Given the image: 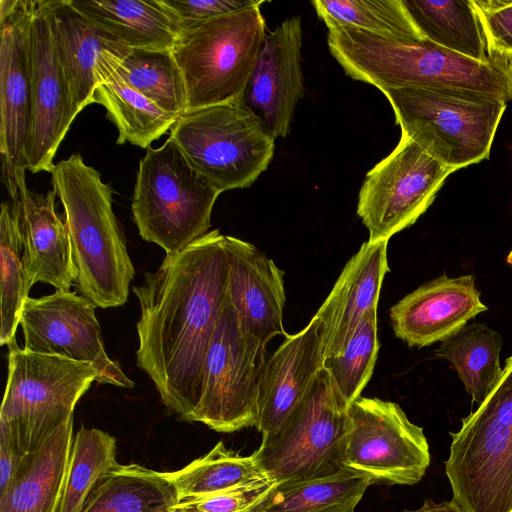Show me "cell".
Here are the masks:
<instances>
[{"instance_id":"cell-1","label":"cell","mask_w":512,"mask_h":512,"mask_svg":"<svg viewBox=\"0 0 512 512\" xmlns=\"http://www.w3.org/2000/svg\"><path fill=\"white\" fill-rule=\"evenodd\" d=\"M224 237L209 231L166 255L132 288L140 304L137 365L164 405L186 421L199 400L206 353L227 297Z\"/></svg>"},{"instance_id":"cell-2","label":"cell","mask_w":512,"mask_h":512,"mask_svg":"<svg viewBox=\"0 0 512 512\" xmlns=\"http://www.w3.org/2000/svg\"><path fill=\"white\" fill-rule=\"evenodd\" d=\"M331 55L354 80L390 89H462L512 100L508 61L481 63L427 39L390 37L350 27L328 29Z\"/></svg>"},{"instance_id":"cell-3","label":"cell","mask_w":512,"mask_h":512,"mask_svg":"<svg viewBox=\"0 0 512 512\" xmlns=\"http://www.w3.org/2000/svg\"><path fill=\"white\" fill-rule=\"evenodd\" d=\"M51 183L65 212L76 290L100 308L123 305L135 270L113 210L111 187L79 153L54 165Z\"/></svg>"},{"instance_id":"cell-4","label":"cell","mask_w":512,"mask_h":512,"mask_svg":"<svg viewBox=\"0 0 512 512\" xmlns=\"http://www.w3.org/2000/svg\"><path fill=\"white\" fill-rule=\"evenodd\" d=\"M461 424L445 461L452 499L464 512H512V355Z\"/></svg>"},{"instance_id":"cell-5","label":"cell","mask_w":512,"mask_h":512,"mask_svg":"<svg viewBox=\"0 0 512 512\" xmlns=\"http://www.w3.org/2000/svg\"><path fill=\"white\" fill-rule=\"evenodd\" d=\"M406 135L453 172L489 158L504 100L462 89L382 92Z\"/></svg>"},{"instance_id":"cell-6","label":"cell","mask_w":512,"mask_h":512,"mask_svg":"<svg viewBox=\"0 0 512 512\" xmlns=\"http://www.w3.org/2000/svg\"><path fill=\"white\" fill-rule=\"evenodd\" d=\"M219 194L169 137L160 147H148L139 161L133 219L144 240L176 254L209 232Z\"/></svg>"},{"instance_id":"cell-7","label":"cell","mask_w":512,"mask_h":512,"mask_svg":"<svg viewBox=\"0 0 512 512\" xmlns=\"http://www.w3.org/2000/svg\"><path fill=\"white\" fill-rule=\"evenodd\" d=\"M169 137L220 194L251 186L268 168L275 149V139L242 102L188 109Z\"/></svg>"},{"instance_id":"cell-8","label":"cell","mask_w":512,"mask_h":512,"mask_svg":"<svg viewBox=\"0 0 512 512\" xmlns=\"http://www.w3.org/2000/svg\"><path fill=\"white\" fill-rule=\"evenodd\" d=\"M263 3L183 32L173 55L186 83L188 109L242 102L267 33Z\"/></svg>"},{"instance_id":"cell-9","label":"cell","mask_w":512,"mask_h":512,"mask_svg":"<svg viewBox=\"0 0 512 512\" xmlns=\"http://www.w3.org/2000/svg\"><path fill=\"white\" fill-rule=\"evenodd\" d=\"M8 375L0 411V433L27 453L73 419L83 394L97 381L93 368L58 356L8 345Z\"/></svg>"},{"instance_id":"cell-10","label":"cell","mask_w":512,"mask_h":512,"mask_svg":"<svg viewBox=\"0 0 512 512\" xmlns=\"http://www.w3.org/2000/svg\"><path fill=\"white\" fill-rule=\"evenodd\" d=\"M348 406L323 367L294 412L251 454L276 483L322 477L343 469Z\"/></svg>"},{"instance_id":"cell-11","label":"cell","mask_w":512,"mask_h":512,"mask_svg":"<svg viewBox=\"0 0 512 512\" xmlns=\"http://www.w3.org/2000/svg\"><path fill=\"white\" fill-rule=\"evenodd\" d=\"M265 362V347L242 333L227 295L206 353L200 396L190 421L223 433L256 426Z\"/></svg>"},{"instance_id":"cell-12","label":"cell","mask_w":512,"mask_h":512,"mask_svg":"<svg viewBox=\"0 0 512 512\" xmlns=\"http://www.w3.org/2000/svg\"><path fill=\"white\" fill-rule=\"evenodd\" d=\"M343 468L372 484L415 485L431 462L422 427L395 402L359 397L348 408Z\"/></svg>"},{"instance_id":"cell-13","label":"cell","mask_w":512,"mask_h":512,"mask_svg":"<svg viewBox=\"0 0 512 512\" xmlns=\"http://www.w3.org/2000/svg\"><path fill=\"white\" fill-rule=\"evenodd\" d=\"M453 171L401 134L397 146L371 168L358 195L357 215L368 242L389 240L429 208Z\"/></svg>"},{"instance_id":"cell-14","label":"cell","mask_w":512,"mask_h":512,"mask_svg":"<svg viewBox=\"0 0 512 512\" xmlns=\"http://www.w3.org/2000/svg\"><path fill=\"white\" fill-rule=\"evenodd\" d=\"M96 307L70 291L56 290L40 298L29 297L20 318L23 349L90 366L100 384L132 388L134 382L105 351Z\"/></svg>"},{"instance_id":"cell-15","label":"cell","mask_w":512,"mask_h":512,"mask_svg":"<svg viewBox=\"0 0 512 512\" xmlns=\"http://www.w3.org/2000/svg\"><path fill=\"white\" fill-rule=\"evenodd\" d=\"M35 1H0V152L11 198L25 177L31 131L30 30Z\"/></svg>"},{"instance_id":"cell-16","label":"cell","mask_w":512,"mask_h":512,"mask_svg":"<svg viewBox=\"0 0 512 512\" xmlns=\"http://www.w3.org/2000/svg\"><path fill=\"white\" fill-rule=\"evenodd\" d=\"M31 131L27 170L49 172L76 115L56 50L47 0L35 1L30 30Z\"/></svg>"},{"instance_id":"cell-17","label":"cell","mask_w":512,"mask_h":512,"mask_svg":"<svg viewBox=\"0 0 512 512\" xmlns=\"http://www.w3.org/2000/svg\"><path fill=\"white\" fill-rule=\"evenodd\" d=\"M302 25L299 16L266 33L242 103L276 140L285 138L295 108L304 94L301 61Z\"/></svg>"},{"instance_id":"cell-18","label":"cell","mask_w":512,"mask_h":512,"mask_svg":"<svg viewBox=\"0 0 512 512\" xmlns=\"http://www.w3.org/2000/svg\"><path fill=\"white\" fill-rule=\"evenodd\" d=\"M228 265L227 295L242 333L265 347L275 336H287L283 326V271L253 244L225 235Z\"/></svg>"},{"instance_id":"cell-19","label":"cell","mask_w":512,"mask_h":512,"mask_svg":"<svg viewBox=\"0 0 512 512\" xmlns=\"http://www.w3.org/2000/svg\"><path fill=\"white\" fill-rule=\"evenodd\" d=\"M487 309L473 275H442L393 305L390 320L396 337L411 347H424L443 342Z\"/></svg>"},{"instance_id":"cell-20","label":"cell","mask_w":512,"mask_h":512,"mask_svg":"<svg viewBox=\"0 0 512 512\" xmlns=\"http://www.w3.org/2000/svg\"><path fill=\"white\" fill-rule=\"evenodd\" d=\"M324 335L320 318L287 335L265 362L259 385L256 428L276 432L301 403L324 365Z\"/></svg>"},{"instance_id":"cell-21","label":"cell","mask_w":512,"mask_h":512,"mask_svg":"<svg viewBox=\"0 0 512 512\" xmlns=\"http://www.w3.org/2000/svg\"><path fill=\"white\" fill-rule=\"evenodd\" d=\"M18 194L12 205L19 217L23 262L31 286L50 284L56 290L69 291L76 271L68 230L55 208L56 193L31 191L25 177L17 182Z\"/></svg>"},{"instance_id":"cell-22","label":"cell","mask_w":512,"mask_h":512,"mask_svg":"<svg viewBox=\"0 0 512 512\" xmlns=\"http://www.w3.org/2000/svg\"><path fill=\"white\" fill-rule=\"evenodd\" d=\"M387 245V240L364 242L316 312L323 326L325 358L341 353L365 315L377 309L382 282L389 271Z\"/></svg>"},{"instance_id":"cell-23","label":"cell","mask_w":512,"mask_h":512,"mask_svg":"<svg viewBox=\"0 0 512 512\" xmlns=\"http://www.w3.org/2000/svg\"><path fill=\"white\" fill-rule=\"evenodd\" d=\"M51 30L77 116L94 103L98 65L106 52L123 55L128 50L94 27L69 0L49 1Z\"/></svg>"},{"instance_id":"cell-24","label":"cell","mask_w":512,"mask_h":512,"mask_svg":"<svg viewBox=\"0 0 512 512\" xmlns=\"http://www.w3.org/2000/svg\"><path fill=\"white\" fill-rule=\"evenodd\" d=\"M94 27L127 49L173 50L183 30L162 0H69Z\"/></svg>"},{"instance_id":"cell-25","label":"cell","mask_w":512,"mask_h":512,"mask_svg":"<svg viewBox=\"0 0 512 512\" xmlns=\"http://www.w3.org/2000/svg\"><path fill=\"white\" fill-rule=\"evenodd\" d=\"M73 419L54 431L0 493V512H57L73 444Z\"/></svg>"},{"instance_id":"cell-26","label":"cell","mask_w":512,"mask_h":512,"mask_svg":"<svg viewBox=\"0 0 512 512\" xmlns=\"http://www.w3.org/2000/svg\"><path fill=\"white\" fill-rule=\"evenodd\" d=\"M106 52L98 65L94 103L102 105L118 130L117 144L126 142L148 148L178 119L135 90L117 73ZM116 55V54H115Z\"/></svg>"},{"instance_id":"cell-27","label":"cell","mask_w":512,"mask_h":512,"mask_svg":"<svg viewBox=\"0 0 512 512\" xmlns=\"http://www.w3.org/2000/svg\"><path fill=\"white\" fill-rule=\"evenodd\" d=\"M403 1L425 39L481 63L499 59L490 52L473 0Z\"/></svg>"},{"instance_id":"cell-28","label":"cell","mask_w":512,"mask_h":512,"mask_svg":"<svg viewBox=\"0 0 512 512\" xmlns=\"http://www.w3.org/2000/svg\"><path fill=\"white\" fill-rule=\"evenodd\" d=\"M177 503L165 472L119 464L98 483L82 512H172Z\"/></svg>"},{"instance_id":"cell-29","label":"cell","mask_w":512,"mask_h":512,"mask_svg":"<svg viewBox=\"0 0 512 512\" xmlns=\"http://www.w3.org/2000/svg\"><path fill=\"white\" fill-rule=\"evenodd\" d=\"M500 334L484 324H467L444 340L435 354L451 363L471 396L480 405L498 382L502 369Z\"/></svg>"},{"instance_id":"cell-30","label":"cell","mask_w":512,"mask_h":512,"mask_svg":"<svg viewBox=\"0 0 512 512\" xmlns=\"http://www.w3.org/2000/svg\"><path fill=\"white\" fill-rule=\"evenodd\" d=\"M370 480L349 469L322 477L277 483L263 512H354Z\"/></svg>"},{"instance_id":"cell-31","label":"cell","mask_w":512,"mask_h":512,"mask_svg":"<svg viewBox=\"0 0 512 512\" xmlns=\"http://www.w3.org/2000/svg\"><path fill=\"white\" fill-rule=\"evenodd\" d=\"M110 60L127 84L163 111L177 117L187 111L186 83L173 50L130 49Z\"/></svg>"},{"instance_id":"cell-32","label":"cell","mask_w":512,"mask_h":512,"mask_svg":"<svg viewBox=\"0 0 512 512\" xmlns=\"http://www.w3.org/2000/svg\"><path fill=\"white\" fill-rule=\"evenodd\" d=\"M165 474L175 488L178 502L267 478L252 455H241L228 449L221 441L182 469Z\"/></svg>"},{"instance_id":"cell-33","label":"cell","mask_w":512,"mask_h":512,"mask_svg":"<svg viewBox=\"0 0 512 512\" xmlns=\"http://www.w3.org/2000/svg\"><path fill=\"white\" fill-rule=\"evenodd\" d=\"M118 465L115 438L97 428L81 427L74 435L57 512H82L98 483Z\"/></svg>"},{"instance_id":"cell-34","label":"cell","mask_w":512,"mask_h":512,"mask_svg":"<svg viewBox=\"0 0 512 512\" xmlns=\"http://www.w3.org/2000/svg\"><path fill=\"white\" fill-rule=\"evenodd\" d=\"M328 29L350 27L382 36L425 39L403 0H314Z\"/></svg>"},{"instance_id":"cell-35","label":"cell","mask_w":512,"mask_h":512,"mask_svg":"<svg viewBox=\"0 0 512 512\" xmlns=\"http://www.w3.org/2000/svg\"><path fill=\"white\" fill-rule=\"evenodd\" d=\"M19 217L13 205L3 202L0 213L1 322L0 344L16 341L21 313L32 287L23 262Z\"/></svg>"},{"instance_id":"cell-36","label":"cell","mask_w":512,"mask_h":512,"mask_svg":"<svg viewBox=\"0 0 512 512\" xmlns=\"http://www.w3.org/2000/svg\"><path fill=\"white\" fill-rule=\"evenodd\" d=\"M378 351L377 309H373L365 315L342 352L324 359L323 367L348 408L370 380Z\"/></svg>"},{"instance_id":"cell-37","label":"cell","mask_w":512,"mask_h":512,"mask_svg":"<svg viewBox=\"0 0 512 512\" xmlns=\"http://www.w3.org/2000/svg\"><path fill=\"white\" fill-rule=\"evenodd\" d=\"M276 482L264 478L215 494L179 501L172 512H263Z\"/></svg>"},{"instance_id":"cell-38","label":"cell","mask_w":512,"mask_h":512,"mask_svg":"<svg viewBox=\"0 0 512 512\" xmlns=\"http://www.w3.org/2000/svg\"><path fill=\"white\" fill-rule=\"evenodd\" d=\"M492 56H512V1L473 0Z\"/></svg>"},{"instance_id":"cell-39","label":"cell","mask_w":512,"mask_h":512,"mask_svg":"<svg viewBox=\"0 0 512 512\" xmlns=\"http://www.w3.org/2000/svg\"><path fill=\"white\" fill-rule=\"evenodd\" d=\"M183 32L212 18L256 4L253 0H162Z\"/></svg>"},{"instance_id":"cell-40","label":"cell","mask_w":512,"mask_h":512,"mask_svg":"<svg viewBox=\"0 0 512 512\" xmlns=\"http://www.w3.org/2000/svg\"><path fill=\"white\" fill-rule=\"evenodd\" d=\"M31 454L22 450L10 437L0 433V493L9 487Z\"/></svg>"},{"instance_id":"cell-41","label":"cell","mask_w":512,"mask_h":512,"mask_svg":"<svg viewBox=\"0 0 512 512\" xmlns=\"http://www.w3.org/2000/svg\"><path fill=\"white\" fill-rule=\"evenodd\" d=\"M403 512H464V510L453 499L439 503L427 499L420 508Z\"/></svg>"},{"instance_id":"cell-42","label":"cell","mask_w":512,"mask_h":512,"mask_svg":"<svg viewBox=\"0 0 512 512\" xmlns=\"http://www.w3.org/2000/svg\"><path fill=\"white\" fill-rule=\"evenodd\" d=\"M507 263L512 264V250L507 256Z\"/></svg>"},{"instance_id":"cell-43","label":"cell","mask_w":512,"mask_h":512,"mask_svg":"<svg viewBox=\"0 0 512 512\" xmlns=\"http://www.w3.org/2000/svg\"><path fill=\"white\" fill-rule=\"evenodd\" d=\"M508 64H509L510 72L512 74V56L509 58Z\"/></svg>"}]
</instances>
